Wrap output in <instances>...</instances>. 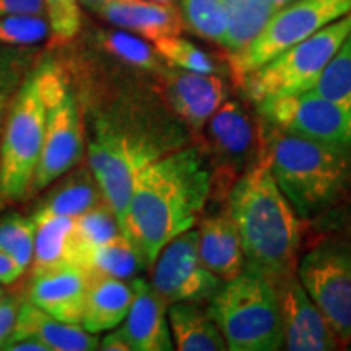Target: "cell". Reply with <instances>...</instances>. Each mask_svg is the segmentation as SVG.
<instances>
[{"instance_id":"f1b7e54d","label":"cell","mask_w":351,"mask_h":351,"mask_svg":"<svg viewBox=\"0 0 351 351\" xmlns=\"http://www.w3.org/2000/svg\"><path fill=\"white\" fill-rule=\"evenodd\" d=\"M184 23L200 38L221 46L226 34L223 0H182Z\"/></svg>"},{"instance_id":"e575fe53","label":"cell","mask_w":351,"mask_h":351,"mask_svg":"<svg viewBox=\"0 0 351 351\" xmlns=\"http://www.w3.org/2000/svg\"><path fill=\"white\" fill-rule=\"evenodd\" d=\"M47 21L57 43H67L80 29V5L77 0H44Z\"/></svg>"},{"instance_id":"30bf717a","label":"cell","mask_w":351,"mask_h":351,"mask_svg":"<svg viewBox=\"0 0 351 351\" xmlns=\"http://www.w3.org/2000/svg\"><path fill=\"white\" fill-rule=\"evenodd\" d=\"M257 108L276 129L315 138L351 155V104L304 93L261 101Z\"/></svg>"},{"instance_id":"3957f363","label":"cell","mask_w":351,"mask_h":351,"mask_svg":"<svg viewBox=\"0 0 351 351\" xmlns=\"http://www.w3.org/2000/svg\"><path fill=\"white\" fill-rule=\"evenodd\" d=\"M265 153L275 182L301 219L324 213L351 189V155L332 145L274 127Z\"/></svg>"},{"instance_id":"ffe728a7","label":"cell","mask_w":351,"mask_h":351,"mask_svg":"<svg viewBox=\"0 0 351 351\" xmlns=\"http://www.w3.org/2000/svg\"><path fill=\"white\" fill-rule=\"evenodd\" d=\"M199 256L207 269L221 282H230L244 271V252L230 213L207 217L200 221Z\"/></svg>"},{"instance_id":"5bb4252c","label":"cell","mask_w":351,"mask_h":351,"mask_svg":"<svg viewBox=\"0 0 351 351\" xmlns=\"http://www.w3.org/2000/svg\"><path fill=\"white\" fill-rule=\"evenodd\" d=\"M283 319V348L291 351H330L340 341L319 307L306 293L296 274L276 285Z\"/></svg>"},{"instance_id":"9c48e42d","label":"cell","mask_w":351,"mask_h":351,"mask_svg":"<svg viewBox=\"0 0 351 351\" xmlns=\"http://www.w3.org/2000/svg\"><path fill=\"white\" fill-rule=\"evenodd\" d=\"M350 12L351 0H296L276 10L258 36L239 56L230 59L232 70L243 80L249 72Z\"/></svg>"},{"instance_id":"52a82bcc","label":"cell","mask_w":351,"mask_h":351,"mask_svg":"<svg viewBox=\"0 0 351 351\" xmlns=\"http://www.w3.org/2000/svg\"><path fill=\"white\" fill-rule=\"evenodd\" d=\"M160 156H163V152L150 140L134 137L104 121L96 125L95 137L88 147V166L103 192L104 202L119 219L121 230L135 178Z\"/></svg>"},{"instance_id":"4fadbf2b","label":"cell","mask_w":351,"mask_h":351,"mask_svg":"<svg viewBox=\"0 0 351 351\" xmlns=\"http://www.w3.org/2000/svg\"><path fill=\"white\" fill-rule=\"evenodd\" d=\"M204 129L210 152L218 165V186L230 187L252 165L257 135L251 117L238 101L226 99L212 114Z\"/></svg>"},{"instance_id":"ab89813d","label":"cell","mask_w":351,"mask_h":351,"mask_svg":"<svg viewBox=\"0 0 351 351\" xmlns=\"http://www.w3.org/2000/svg\"><path fill=\"white\" fill-rule=\"evenodd\" d=\"M77 2H78V5H82V7L88 8V10L98 13L99 8L103 7L104 3L111 2V0H77Z\"/></svg>"},{"instance_id":"d4e9b609","label":"cell","mask_w":351,"mask_h":351,"mask_svg":"<svg viewBox=\"0 0 351 351\" xmlns=\"http://www.w3.org/2000/svg\"><path fill=\"white\" fill-rule=\"evenodd\" d=\"M80 267L86 271L90 280H132L143 269H147L148 263L142 252L124 234H121L108 243L90 249L83 256Z\"/></svg>"},{"instance_id":"2e32d148","label":"cell","mask_w":351,"mask_h":351,"mask_svg":"<svg viewBox=\"0 0 351 351\" xmlns=\"http://www.w3.org/2000/svg\"><path fill=\"white\" fill-rule=\"evenodd\" d=\"M90 278L78 265L33 275L29 301L52 317L69 324H82Z\"/></svg>"},{"instance_id":"ac0fdd59","label":"cell","mask_w":351,"mask_h":351,"mask_svg":"<svg viewBox=\"0 0 351 351\" xmlns=\"http://www.w3.org/2000/svg\"><path fill=\"white\" fill-rule=\"evenodd\" d=\"M98 13L108 23L150 39L152 43L166 36H179L186 25L176 5L155 0H111Z\"/></svg>"},{"instance_id":"484cf974","label":"cell","mask_w":351,"mask_h":351,"mask_svg":"<svg viewBox=\"0 0 351 351\" xmlns=\"http://www.w3.org/2000/svg\"><path fill=\"white\" fill-rule=\"evenodd\" d=\"M226 34L221 46L230 59L239 56L258 36L276 12L269 0H223Z\"/></svg>"},{"instance_id":"ee69618b","label":"cell","mask_w":351,"mask_h":351,"mask_svg":"<svg viewBox=\"0 0 351 351\" xmlns=\"http://www.w3.org/2000/svg\"><path fill=\"white\" fill-rule=\"evenodd\" d=\"M350 345H351V343H350ZM350 350H351V346H350Z\"/></svg>"},{"instance_id":"d6a6232c","label":"cell","mask_w":351,"mask_h":351,"mask_svg":"<svg viewBox=\"0 0 351 351\" xmlns=\"http://www.w3.org/2000/svg\"><path fill=\"white\" fill-rule=\"evenodd\" d=\"M51 32L44 15L0 16V46H33Z\"/></svg>"},{"instance_id":"836d02e7","label":"cell","mask_w":351,"mask_h":351,"mask_svg":"<svg viewBox=\"0 0 351 351\" xmlns=\"http://www.w3.org/2000/svg\"><path fill=\"white\" fill-rule=\"evenodd\" d=\"M25 77V64L19 57L8 52H0V140L8 112Z\"/></svg>"},{"instance_id":"d6986e66","label":"cell","mask_w":351,"mask_h":351,"mask_svg":"<svg viewBox=\"0 0 351 351\" xmlns=\"http://www.w3.org/2000/svg\"><path fill=\"white\" fill-rule=\"evenodd\" d=\"M25 337L39 340L49 351H91L99 348L96 333L85 330L82 324H69L52 317L29 300L21 302L15 330L8 340Z\"/></svg>"},{"instance_id":"8d00e7d4","label":"cell","mask_w":351,"mask_h":351,"mask_svg":"<svg viewBox=\"0 0 351 351\" xmlns=\"http://www.w3.org/2000/svg\"><path fill=\"white\" fill-rule=\"evenodd\" d=\"M23 269L10 258L7 254L0 251V285H10L23 275Z\"/></svg>"},{"instance_id":"6da1fadb","label":"cell","mask_w":351,"mask_h":351,"mask_svg":"<svg viewBox=\"0 0 351 351\" xmlns=\"http://www.w3.org/2000/svg\"><path fill=\"white\" fill-rule=\"evenodd\" d=\"M213 191V174L200 148L156 158L135 178L122 234L148 267L176 236L194 228Z\"/></svg>"},{"instance_id":"83f0119b","label":"cell","mask_w":351,"mask_h":351,"mask_svg":"<svg viewBox=\"0 0 351 351\" xmlns=\"http://www.w3.org/2000/svg\"><path fill=\"white\" fill-rule=\"evenodd\" d=\"M36 223L33 218L10 215L0 219V251L13 258L21 269L32 267Z\"/></svg>"},{"instance_id":"e0dca14e","label":"cell","mask_w":351,"mask_h":351,"mask_svg":"<svg viewBox=\"0 0 351 351\" xmlns=\"http://www.w3.org/2000/svg\"><path fill=\"white\" fill-rule=\"evenodd\" d=\"M135 293L124 326L119 330L125 337L132 351H171L174 350L168 322V307L155 291L152 283L134 278Z\"/></svg>"},{"instance_id":"4316f807","label":"cell","mask_w":351,"mask_h":351,"mask_svg":"<svg viewBox=\"0 0 351 351\" xmlns=\"http://www.w3.org/2000/svg\"><path fill=\"white\" fill-rule=\"evenodd\" d=\"M75 234L80 247V263L90 249L122 234L119 219L106 202L75 217Z\"/></svg>"},{"instance_id":"8992f818","label":"cell","mask_w":351,"mask_h":351,"mask_svg":"<svg viewBox=\"0 0 351 351\" xmlns=\"http://www.w3.org/2000/svg\"><path fill=\"white\" fill-rule=\"evenodd\" d=\"M351 32V12L304 41L288 47L243 78L256 103L313 91Z\"/></svg>"},{"instance_id":"8fae6325","label":"cell","mask_w":351,"mask_h":351,"mask_svg":"<svg viewBox=\"0 0 351 351\" xmlns=\"http://www.w3.org/2000/svg\"><path fill=\"white\" fill-rule=\"evenodd\" d=\"M152 267V287L169 306L208 301L221 287V280L202 263L199 232L192 228L169 241Z\"/></svg>"},{"instance_id":"5b68a950","label":"cell","mask_w":351,"mask_h":351,"mask_svg":"<svg viewBox=\"0 0 351 351\" xmlns=\"http://www.w3.org/2000/svg\"><path fill=\"white\" fill-rule=\"evenodd\" d=\"M215 320L231 351L283 348V319L278 287L265 276L244 270L225 282L208 300Z\"/></svg>"},{"instance_id":"1f68e13d","label":"cell","mask_w":351,"mask_h":351,"mask_svg":"<svg viewBox=\"0 0 351 351\" xmlns=\"http://www.w3.org/2000/svg\"><path fill=\"white\" fill-rule=\"evenodd\" d=\"M104 49L121 59L122 62L145 70H158V54L143 39L125 32H112L101 36Z\"/></svg>"},{"instance_id":"4dcf8cb0","label":"cell","mask_w":351,"mask_h":351,"mask_svg":"<svg viewBox=\"0 0 351 351\" xmlns=\"http://www.w3.org/2000/svg\"><path fill=\"white\" fill-rule=\"evenodd\" d=\"M309 93L351 104V32Z\"/></svg>"},{"instance_id":"7c38bea8","label":"cell","mask_w":351,"mask_h":351,"mask_svg":"<svg viewBox=\"0 0 351 351\" xmlns=\"http://www.w3.org/2000/svg\"><path fill=\"white\" fill-rule=\"evenodd\" d=\"M85 152L83 145V125L75 96L65 90L56 101L47 116L41 156L34 173L29 195L59 181L80 163Z\"/></svg>"},{"instance_id":"b9f144b4","label":"cell","mask_w":351,"mask_h":351,"mask_svg":"<svg viewBox=\"0 0 351 351\" xmlns=\"http://www.w3.org/2000/svg\"><path fill=\"white\" fill-rule=\"evenodd\" d=\"M155 2H160V3H168V5H176V3H178L179 0H155Z\"/></svg>"},{"instance_id":"7a4b0ae2","label":"cell","mask_w":351,"mask_h":351,"mask_svg":"<svg viewBox=\"0 0 351 351\" xmlns=\"http://www.w3.org/2000/svg\"><path fill=\"white\" fill-rule=\"evenodd\" d=\"M228 213L243 245L244 270L275 285L296 274L301 218L275 182L267 153L232 184Z\"/></svg>"},{"instance_id":"7402d4cb","label":"cell","mask_w":351,"mask_h":351,"mask_svg":"<svg viewBox=\"0 0 351 351\" xmlns=\"http://www.w3.org/2000/svg\"><path fill=\"white\" fill-rule=\"evenodd\" d=\"M33 275L65 265L80 267V247L75 234V218L44 217L34 219Z\"/></svg>"},{"instance_id":"44dd1931","label":"cell","mask_w":351,"mask_h":351,"mask_svg":"<svg viewBox=\"0 0 351 351\" xmlns=\"http://www.w3.org/2000/svg\"><path fill=\"white\" fill-rule=\"evenodd\" d=\"M135 293L134 278L130 282L119 278L90 280L82 319L83 328L98 335L119 327L129 314Z\"/></svg>"},{"instance_id":"74e56055","label":"cell","mask_w":351,"mask_h":351,"mask_svg":"<svg viewBox=\"0 0 351 351\" xmlns=\"http://www.w3.org/2000/svg\"><path fill=\"white\" fill-rule=\"evenodd\" d=\"M99 350L104 351H132L130 345L127 343L125 337L122 335V332L117 330L109 332L103 340L99 341Z\"/></svg>"},{"instance_id":"ba28073f","label":"cell","mask_w":351,"mask_h":351,"mask_svg":"<svg viewBox=\"0 0 351 351\" xmlns=\"http://www.w3.org/2000/svg\"><path fill=\"white\" fill-rule=\"evenodd\" d=\"M296 275L306 293L335 332L340 345L351 343V244L324 241L298 262Z\"/></svg>"},{"instance_id":"f35d334b","label":"cell","mask_w":351,"mask_h":351,"mask_svg":"<svg viewBox=\"0 0 351 351\" xmlns=\"http://www.w3.org/2000/svg\"><path fill=\"white\" fill-rule=\"evenodd\" d=\"M2 350L8 351H49L46 345H43L41 341L36 339H29V337H25V339H16V340H8L5 345H3Z\"/></svg>"},{"instance_id":"7bdbcfd3","label":"cell","mask_w":351,"mask_h":351,"mask_svg":"<svg viewBox=\"0 0 351 351\" xmlns=\"http://www.w3.org/2000/svg\"><path fill=\"white\" fill-rule=\"evenodd\" d=\"M3 295H5V293H3V289H2V285H0V298H2Z\"/></svg>"},{"instance_id":"d590c367","label":"cell","mask_w":351,"mask_h":351,"mask_svg":"<svg viewBox=\"0 0 351 351\" xmlns=\"http://www.w3.org/2000/svg\"><path fill=\"white\" fill-rule=\"evenodd\" d=\"M44 0H0V16L44 15Z\"/></svg>"},{"instance_id":"9a60e30c","label":"cell","mask_w":351,"mask_h":351,"mask_svg":"<svg viewBox=\"0 0 351 351\" xmlns=\"http://www.w3.org/2000/svg\"><path fill=\"white\" fill-rule=\"evenodd\" d=\"M163 77L169 108L195 130H204L212 114L226 101V85L217 73L169 69Z\"/></svg>"},{"instance_id":"cb8c5ba5","label":"cell","mask_w":351,"mask_h":351,"mask_svg":"<svg viewBox=\"0 0 351 351\" xmlns=\"http://www.w3.org/2000/svg\"><path fill=\"white\" fill-rule=\"evenodd\" d=\"M104 202L103 192L96 182L90 166L78 168L67 176L62 182L57 184L54 191L33 213V219L44 217H72L88 212L90 208Z\"/></svg>"},{"instance_id":"603a6c76","label":"cell","mask_w":351,"mask_h":351,"mask_svg":"<svg viewBox=\"0 0 351 351\" xmlns=\"http://www.w3.org/2000/svg\"><path fill=\"white\" fill-rule=\"evenodd\" d=\"M168 322L174 348L179 351L228 350L215 320L199 302H176L168 307Z\"/></svg>"},{"instance_id":"f546056e","label":"cell","mask_w":351,"mask_h":351,"mask_svg":"<svg viewBox=\"0 0 351 351\" xmlns=\"http://www.w3.org/2000/svg\"><path fill=\"white\" fill-rule=\"evenodd\" d=\"M153 49L160 59L173 69L189 70L197 73H217V65L207 52L194 43L179 36H166L153 43Z\"/></svg>"},{"instance_id":"60d3db41","label":"cell","mask_w":351,"mask_h":351,"mask_svg":"<svg viewBox=\"0 0 351 351\" xmlns=\"http://www.w3.org/2000/svg\"><path fill=\"white\" fill-rule=\"evenodd\" d=\"M269 2L271 3V7H274L275 10H280V8L289 5V3L296 2V0H269Z\"/></svg>"},{"instance_id":"277c9868","label":"cell","mask_w":351,"mask_h":351,"mask_svg":"<svg viewBox=\"0 0 351 351\" xmlns=\"http://www.w3.org/2000/svg\"><path fill=\"white\" fill-rule=\"evenodd\" d=\"M67 88L54 62L38 65L21 82L0 140V210L29 197L47 116Z\"/></svg>"}]
</instances>
